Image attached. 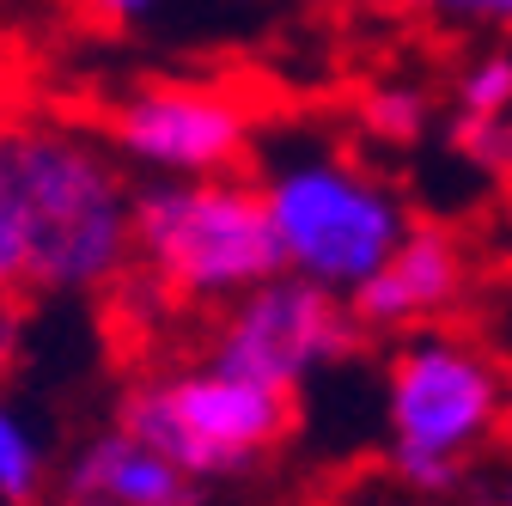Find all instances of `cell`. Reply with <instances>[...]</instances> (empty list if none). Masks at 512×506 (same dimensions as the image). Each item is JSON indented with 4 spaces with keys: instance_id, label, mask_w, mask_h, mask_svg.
Instances as JSON below:
<instances>
[{
    "instance_id": "16",
    "label": "cell",
    "mask_w": 512,
    "mask_h": 506,
    "mask_svg": "<svg viewBox=\"0 0 512 506\" xmlns=\"http://www.w3.org/2000/svg\"><path fill=\"white\" fill-rule=\"evenodd\" d=\"M159 7L165 0H74V13L104 25V31H141V25L159 19Z\"/></svg>"
},
{
    "instance_id": "8",
    "label": "cell",
    "mask_w": 512,
    "mask_h": 506,
    "mask_svg": "<svg viewBox=\"0 0 512 506\" xmlns=\"http://www.w3.org/2000/svg\"><path fill=\"white\" fill-rule=\"evenodd\" d=\"M464 281V244L439 226H409L403 244L348 293V311L366 336H415L464 299Z\"/></svg>"
},
{
    "instance_id": "15",
    "label": "cell",
    "mask_w": 512,
    "mask_h": 506,
    "mask_svg": "<svg viewBox=\"0 0 512 506\" xmlns=\"http://www.w3.org/2000/svg\"><path fill=\"white\" fill-rule=\"evenodd\" d=\"M19 293H31L25 287V232H19L7 189H0V299H19Z\"/></svg>"
},
{
    "instance_id": "1",
    "label": "cell",
    "mask_w": 512,
    "mask_h": 506,
    "mask_svg": "<svg viewBox=\"0 0 512 506\" xmlns=\"http://www.w3.org/2000/svg\"><path fill=\"white\" fill-rule=\"evenodd\" d=\"M0 189L31 293H110L135 275V177L110 141L55 116H0Z\"/></svg>"
},
{
    "instance_id": "2",
    "label": "cell",
    "mask_w": 512,
    "mask_h": 506,
    "mask_svg": "<svg viewBox=\"0 0 512 506\" xmlns=\"http://www.w3.org/2000/svg\"><path fill=\"white\" fill-rule=\"evenodd\" d=\"M506 372L452 330H415L384 372L391 476L415 500H452L476 476V458L506 427Z\"/></svg>"
},
{
    "instance_id": "13",
    "label": "cell",
    "mask_w": 512,
    "mask_h": 506,
    "mask_svg": "<svg viewBox=\"0 0 512 506\" xmlns=\"http://www.w3.org/2000/svg\"><path fill=\"white\" fill-rule=\"evenodd\" d=\"M445 141H452V153L470 171L512 183V110L506 116H452L445 110Z\"/></svg>"
},
{
    "instance_id": "11",
    "label": "cell",
    "mask_w": 512,
    "mask_h": 506,
    "mask_svg": "<svg viewBox=\"0 0 512 506\" xmlns=\"http://www.w3.org/2000/svg\"><path fill=\"white\" fill-rule=\"evenodd\" d=\"M49 494V446L43 433L0 397V506H37Z\"/></svg>"
},
{
    "instance_id": "14",
    "label": "cell",
    "mask_w": 512,
    "mask_h": 506,
    "mask_svg": "<svg viewBox=\"0 0 512 506\" xmlns=\"http://www.w3.org/2000/svg\"><path fill=\"white\" fill-rule=\"evenodd\" d=\"M409 7L445 31H488L512 37V0H409Z\"/></svg>"
},
{
    "instance_id": "9",
    "label": "cell",
    "mask_w": 512,
    "mask_h": 506,
    "mask_svg": "<svg viewBox=\"0 0 512 506\" xmlns=\"http://www.w3.org/2000/svg\"><path fill=\"white\" fill-rule=\"evenodd\" d=\"M55 488H68L92 506H202V482L189 470H177L159 446H147L141 433H128L122 421L92 433L61 464Z\"/></svg>"
},
{
    "instance_id": "7",
    "label": "cell",
    "mask_w": 512,
    "mask_h": 506,
    "mask_svg": "<svg viewBox=\"0 0 512 506\" xmlns=\"http://www.w3.org/2000/svg\"><path fill=\"white\" fill-rule=\"evenodd\" d=\"M104 141L135 177H226L256 147V116L226 86L153 80L116 98Z\"/></svg>"
},
{
    "instance_id": "12",
    "label": "cell",
    "mask_w": 512,
    "mask_h": 506,
    "mask_svg": "<svg viewBox=\"0 0 512 506\" xmlns=\"http://www.w3.org/2000/svg\"><path fill=\"white\" fill-rule=\"evenodd\" d=\"M452 116H506L512 110V49H476L452 74Z\"/></svg>"
},
{
    "instance_id": "6",
    "label": "cell",
    "mask_w": 512,
    "mask_h": 506,
    "mask_svg": "<svg viewBox=\"0 0 512 506\" xmlns=\"http://www.w3.org/2000/svg\"><path fill=\"white\" fill-rule=\"evenodd\" d=\"M366 342L360 318L342 293L299 281V275H269L263 287L238 293L232 305L214 311L208 330V360L226 372H244L269 391L299 397L311 378H324Z\"/></svg>"
},
{
    "instance_id": "10",
    "label": "cell",
    "mask_w": 512,
    "mask_h": 506,
    "mask_svg": "<svg viewBox=\"0 0 512 506\" xmlns=\"http://www.w3.org/2000/svg\"><path fill=\"white\" fill-rule=\"evenodd\" d=\"M354 122L372 147H421L433 135V92L415 80H372L354 98Z\"/></svg>"
},
{
    "instance_id": "4",
    "label": "cell",
    "mask_w": 512,
    "mask_h": 506,
    "mask_svg": "<svg viewBox=\"0 0 512 506\" xmlns=\"http://www.w3.org/2000/svg\"><path fill=\"white\" fill-rule=\"evenodd\" d=\"M263 214L281 250V269L330 293H354L415 226L403 196L378 171L330 147H293L263 177Z\"/></svg>"
},
{
    "instance_id": "17",
    "label": "cell",
    "mask_w": 512,
    "mask_h": 506,
    "mask_svg": "<svg viewBox=\"0 0 512 506\" xmlns=\"http://www.w3.org/2000/svg\"><path fill=\"white\" fill-rule=\"evenodd\" d=\"M464 506H512V476H500V482H464Z\"/></svg>"
},
{
    "instance_id": "3",
    "label": "cell",
    "mask_w": 512,
    "mask_h": 506,
    "mask_svg": "<svg viewBox=\"0 0 512 506\" xmlns=\"http://www.w3.org/2000/svg\"><path fill=\"white\" fill-rule=\"evenodd\" d=\"M135 275L177 305H232L281 275V250L256 177H141L135 183Z\"/></svg>"
},
{
    "instance_id": "18",
    "label": "cell",
    "mask_w": 512,
    "mask_h": 506,
    "mask_svg": "<svg viewBox=\"0 0 512 506\" xmlns=\"http://www.w3.org/2000/svg\"><path fill=\"white\" fill-rule=\"evenodd\" d=\"M37 506H92V500H80V494H68V488H55V482H49V494H43Z\"/></svg>"
},
{
    "instance_id": "5",
    "label": "cell",
    "mask_w": 512,
    "mask_h": 506,
    "mask_svg": "<svg viewBox=\"0 0 512 506\" xmlns=\"http://www.w3.org/2000/svg\"><path fill=\"white\" fill-rule=\"evenodd\" d=\"M116 421L208 488L281 452L293 427V397L256 385L244 372H226L202 354L196 366H165L141 385H128Z\"/></svg>"
}]
</instances>
